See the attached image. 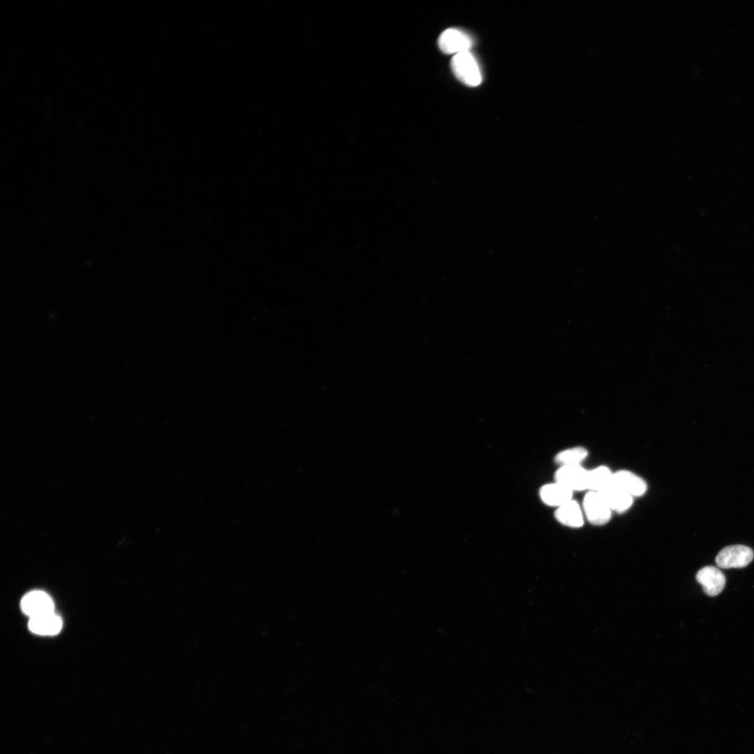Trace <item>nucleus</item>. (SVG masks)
<instances>
[{"label":"nucleus","mask_w":754,"mask_h":754,"mask_svg":"<svg viewBox=\"0 0 754 754\" xmlns=\"http://www.w3.org/2000/svg\"><path fill=\"white\" fill-rule=\"evenodd\" d=\"M613 484L633 498L643 496L647 490L645 480L628 470L613 473Z\"/></svg>","instance_id":"obj_7"},{"label":"nucleus","mask_w":754,"mask_h":754,"mask_svg":"<svg viewBox=\"0 0 754 754\" xmlns=\"http://www.w3.org/2000/svg\"><path fill=\"white\" fill-rule=\"evenodd\" d=\"M22 612L29 618H34L54 612V603L50 596L42 591H33L27 593L20 603Z\"/></svg>","instance_id":"obj_6"},{"label":"nucleus","mask_w":754,"mask_h":754,"mask_svg":"<svg viewBox=\"0 0 754 754\" xmlns=\"http://www.w3.org/2000/svg\"><path fill=\"white\" fill-rule=\"evenodd\" d=\"M751 548L741 545H731L721 549L716 557V563L720 568L729 569L744 568L753 559Z\"/></svg>","instance_id":"obj_2"},{"label":"nucleus","mask_w":754,"mask_h":754,"mask_svg":"<svg viewBox=\"0 0 754 754\" xmlns=\"http://www.w3.org/2000/svg\"><path fill=\"white\" fill-rule=\"evenodd\" d=\"M697 581L702 586L704 592L709 596H715L723 590L726 579L724 574L715 566H705L696 575Z\"/></svg>","instance_id":"obj_8"},{"label":"nucleus","mask_w":754,"mask_h":754,"mask_svg":"<svg viewBox=\"0 0 754 754\" xmlns=\"http://www.w3.org/2000/svg\"><path fill=\"white\" fill-rule=\"evenodd\" d=\"M589 471L581 465L561 466L554 475L555 482L570 491L588 490Z\"/></svg>","instance_id":"obj_4"},{"label":"nucleus","mask_w":754,"mask_h":754,"mask_svg":"<svg viewBox=\"0 0 754 754\" xmlns=\"http://www.w3.org/2000/svg\"><path fill=\"white\" fill-rule=\"evenodd\" d=\"M588 450L581 446L563 450L556 454L554 461L561 466L581 465L587 457Z\"/></svg>","instance_id":"obj_14"},{"label":"nucleus","mask_w":754,"mask_h":754,"mask_svg":"<svg viewBox=\"0 0 754 754\" xmlns=\"http://www.w3.org/2000/svg\"><path fill=\"white\" fill-rule=\"evenodd\" d=\"M554 516L559 522L569 527L579 528L584 524L582 510L577 502L572 499L557 508Z\"/></svg>","instance_id":"obj_12"},{"label":"nucleus","mask_w":754,"mask_h":754,"mask_svg":"<svg viewBox=\"0 0 754 754\" xmlns=\"http://www.w3.org/2000/svg\"><path fill=\"white\" fill-rule=\"evenodd\" d=\"M438 44L445 54L461 53L469 51L473 45L471 37L464 31L454 28L445 30L440 35Z\"/></svg>","instance_id":"obj_5"},{"label":"nucleus","mask_w":754,"mask_h":754,"mask_svg":"<svg viewBox=\"0 0 754 754\" xmlns=\"http://www.w3.org/2000/svg\"><path fill=\"white\" fill-rule=\"evenodd\" d=\"M572 493L557 482L545 485L539 491L540 497L544 503L556 508L571 501Z\"/></svg>","instance_id":"obj_9"},{"label":"nucleus","mask_w":754,"mask_h":754,"mask_svg":"<svg viewBox=\"0 0 754 754\" xmlns=\"http://www.w3.org/2000/svg\"><path fill=\"white\" fill-rule=\"evenodd\" d=\"M612 484L613 473L607 466H600L589 471V491L600 492Z\"/></svg>","instance_id":"obj_13"},{"label":"nucleus","mask_w":754,"mask_h":754,"mask_svg":"<svg viewBox=\"0 0 754 754\" xmlns=\"http://www.w3.org/2000/svg\"><path fill=\"white\" fill-rule=\"evenodd\" d=\"M612 511L618 513L626 512L633 505V497L616 487L614 484L598 492Z\"/></svg>","instance_id":"obj_10"},{"label":"nucleus","mask_w":754,"mask_h":754,"mask_svg":"<svg viewBox=\"0 0 754 754\" xmlns=\"http://www.w3.org/2000/svg\"><path fill=\"white\" fill-rule=\"evenodd\" d=\"M451 68L457 78L466 85L476 87L482 82L479 64L469 51L454 54L451 60Z\"/></svg>","instance_id":"obj_1"},{"label":"nucleus","mask_w":754,"mask_h":754,"mask_svg":"<svg viewBox=\"0 0 754 754\" xmlns=\"http://www.w3.org/2000/svg\"><path fill=\"white\" fill-rule=\"evenodd\" d=\"M583 510L588 521L596 526L607 524L611 519L612 512L602 496L593 491H589L584 496Z\"/></svg>","instance_id":"obj_3"},{"label":"nucleus","mask_w":754,"mask_h":754,"mask_svg":"<svg viewBox=\"0 0 754 754\" xmlns=\"http://www.w3.org/2000/svg\"><path fill=\"white\" fill-rule=\"evenodd\" d=\"M28 626L29 630L35 634L40 635H54L61 630L62 621L54 612L29 619Z\"/></svg>","instance_id":"obj_11"}]
</instances>
